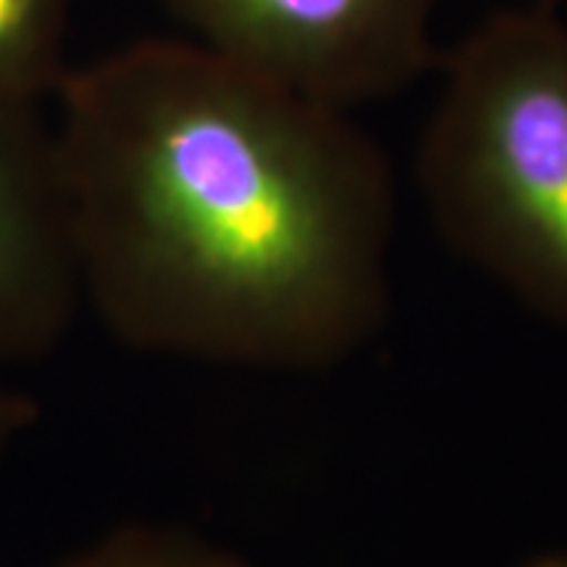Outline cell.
<instances>
[{
    "mask_svg": "<svg viewBox=\"0 0 567 567\" xmlns=\"http://www.w3.org/2000/svg\"><path fill=\"white\" fill-rule=\"evenodd\" d=\"M444 243L567 331V21L502 11L452 51L417 151Z\"/></svg>",
    "mask_w": 567,
    "mask_h": 567,
    "instance_id": "cell-2",
    "label": "cell"
},
{
    "mask_svg": "<svg viewBox=\"0 0 567 567\" xmlns=\"http://www.w3.org/2000/svg\"><path fill=\"white\" fill-rule=\"evenodd\" d=\"M66 27L69 0H0V103L55 97L69 74Z\"/></svg>",
    "mask_w": 567,
    "mask_h": 567,
    "instance_id": "cell-5",
    "label": "cell"
},
{
    "mask_svg": "<svg viewBox=\"0 0 567 567\" xmlns=\"http://www.w3.org/2000/svg\"><path fill=\"white\" fill-rule=\"evenodd\" d=\"M59 567H250L193 534L163 526L113 530Z\"/></svg>",
    "mask_w": 567,
    "mask_h": 567,
    "instance_id": "cell-6",
    "label": "cell"
},
{
    "mask_svg": "<svg viewBox=\"0 0 567 567\" xmlns=\"http://www.w3.org/2000/svg\"><path fill=\"white\" fill-rule=\"evenodd\" d=\"M195 40L313 101L352 111L434 63L444 0H163Z\"/></svg>",
    "mask_w": 567,
    "mask_h": 567,
    "instance_id": "cell-3",
    "label": "cell"
},
{
    "mask_svg": "<svg viewBox=\"0 0 567 567\" xmlns=\"http://www.w3.org/2000/svg\"><path fill=\"white\" fill-rule=\"evenodd\" d=\"M34 415V405L27 396L0 389V452L27 429Z\"/></svg>",
    "mask_w": 567,
    "mask_h": 567,
    "instance_id": "cell-7",
    "label": "cell"
},
{
    "mask_svg": "<svg viewBox=\"0 0 567 567\" xmlns=\"http://www.w3.org/2000/svg\"><path fill=\"white\" fill-rule=\"evenodd\" d=\"M536 6H547V9H557V6H565L567 0H534Z\"/></svg>",
    "mask_w": 567,
    "mask_h": 567,
    "instance_id": "cell-9",
    "label": "cell"
},
{
    "mask_svg": "<svg viewBox=\"0 0 567 567\" xmlns=\"http://www.w3.org/2000/svg\"><path fill=\"white\" fill-rule=\"evenodd\" d=\"M526 567H567V551H549L530 559Z\"/></svg>",
    "mask_w": 567,
    "mask_h": 567,
    "instance_id": "cell-8",
    "label": "cell"
},
{
    "mask_svg": "<svg viewBox=\"0 0 567 567\" xmlns=\"http://www.w3.org/2000/svg\"><path fill=\"white\" fill-rule=\"evenodd\" d=\"M84 300L53 126L0 103V363L40 358Z\"/></svg>",
    "mask_w": 567,
    "mask_h": 567,
    "instance_id": "cell-4",
    "label": "cell"
},
{
    "mask_svg": "<svg viewBox=\"0 0 567 567\" xmlns=\"http://www.w3.org/2000/svg\"><path fill=\"white\" fill-rule=\"evenodd\" d=\"M55 103L82 292L124 344L310 373L386 323L394 179L350 111L197 40L69 69Z\"/></svg>",
    "mask_w": 567,
    "mask_h": 567,
    "instance_id": "cell-1",
    "label": "cell"
}]
</instances>
